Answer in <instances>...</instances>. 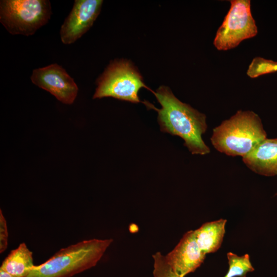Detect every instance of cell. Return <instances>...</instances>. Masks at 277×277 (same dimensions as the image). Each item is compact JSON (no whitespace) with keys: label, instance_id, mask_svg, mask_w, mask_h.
<instances>
[{"label":"cell","instance_id":"6da1fadb","mask_svg":"<svg viewBox=\"0 0 277 277\" xmlns=\"http://www.w3.org/2000/svg\"><path fill=\"white\" fill-rule=\"evenodd\" d=\"M152 93L161 108L143 103L157 112L161 130L183 138L184 146L192 154L209 153L210 148L202 139L207 128L206 115L178 100L167 87L161 86Z\"/></svg>","mask_w":277,"mask_h":277},{"label":"cell","instance_id":"7a4b0ae2","mask_svg":"<svg viewBox=\"0 0 277 277\" xmlns=\"http://www.w3.org/2000/svg\"><path fill=\"white\" fill-rule=\"evenodd\" d=\"M113 239H92L63 248L46 262L34 265L26 277H71L94 267Z\"/></svg>","mask_w":277,"mask_h":277},{"label":"cell","instance_id":"3957f363","mask_svg":"<svg viewBox=\"0 0 277 277\" xmlns=\"http://www.w3.org/2000/svg\"><path fill=\"white\" fill-rule=\"evenodd\" d=\"M266 138L259 115L252 111L239 110L213 129L211 141L220 152L244 157Z\"/></svg>","mask_w":277,"mask_h":277},{"label":"cell","instance_id":"277c9868","mask_svg":"<svg viewBox=\"0 0 277 277\" xmlns=\"http://www.w3.org/2000/svg\"><path fill=\"white\" fill-rule=\"evenodd\" d=\"M48 0H2L0 22L12 35H32L50 19Z\"/></svg>","mask_w":277,"mask_h":277},{"label":"cell","instance_id":"5b68a950","mask_svg":"<svg viewBox=\"0 0 277 277\" xmlns=\"http://www.w3.org/2000/svg\"><path fill=\"white\" fill-rule=\"evenodd\" d=\"M93 98L112 97L134 103L142 102L139 90L146 86L133 65L124 60L111 62L98 79Z\"/></svg>","mask_w":277,"mask_h":277},{"label":"cell","instance_id":"8992f818","mask_svg":"<svg viewBox=\"0 0 277 277\" xmlns=\"http://www.w3.org/2000/svg\"><path fill=\"white\" fill-rule=\"evenodd\" d=\"M230 2V9L217 30L213 43L219 50L234 48L243 40L258 33L251 12L250 1L231 0Z\"/></svg>","mask_w":277,"mask_h":277},{"label":"cell","instance_id":"52a82bcc","mask_svg":"<svg viewBox=\"0 0 277 277\" xmlns=\"http://www.w3.org/2000/svg\"><path fill=\"white\" fill-rule=\"evenodd\" d=\"M30 78L34 85L64 104H72L76 97L77 85L65 69L57 64L34 69Z\"/></svg>","mask_w":277,"mask_h":277},{"label":"cell","instance_id":"ba28073f","mask_svg":"<svg viewBox=\"0 0 277 277\" xmlns=\"http://www.w3.org/2000/svg\"><path fill=\"white\" fill-rule=\"evenodd\" d=\"M102 0H76L60 29L62 42L73 43L92 26L102 7Z\"/></svg>","mask_w":277,"mask_h":277},{"label":"cell","instance_id":"9c48e42d","mask_svg":"<svg viewBox=\"0 0 277 277\" xmlns=\"http://www.w3.org/2000/svg\"><path fill=\"white\" fill-rule=\"evenodd\" d=\"M205 256L196 242L193 230L187 232L175 248L165 255L168 264L180 277L194 271L204 262Z\"/></svg>","mask_w":277,"mask_h":277},{"label":"cell","instance_id":"30bf717a","mask_svg":"<svg viewBox=\"0 0 277 277\" xmlns=\"http://www.w3.org/2000/svg\"><path fill=\"white\" fill-rule=\"evenodd\" d=\"M243 161L258 174L265 176L277 175V138L263 141L243 157Z\"/></svg>","mask_w":277,"mask_h":277},{"label":"cell","instance_id":"8fae6325","mask_svg":"<svg viewBox=\"0 0 277 277\" xmlns=\"http://www.w3.org/2000/svg\"><path fill=\"white\" fill-rule=\"evenodd\" d=\"M226 220L207 222L194 230L196 242L205 254L216 251L221 247L225 233Z\"/></svg>","mask_w":277,"mask_h":277},{"label":"cell","instance_id":"7c38bea8","mask_svg":"<svg viewBox=\"0 0 277 277\" xmlns=\"http://www.w3.org/2000/svg\"><path fill=\"white\" fill-rule=\"evenodd\" d=\"M34 266L32 251L22 243L5 259L0 269L15 277H26Z\"/></svg>","mask_w":277,"mask_h":277},{"label":"cell","instance_id":"4fadbf2b","mask_svg":"<svg viewBox=\"0 0 277 277\" xmlns=\"http://www.w3.org/2000/svg\"><path fill=\"white\" fill-rule=\"evenodd\" d=\"M227 256L229 269L224 277H246L248 272L254 270L248 254L239 256L233 253L228 252Z\"/></svg>","mask_w":277,"mask_h":277},{"label":"cell","instance_id":"5bb4252c","mask_svg":"<svg viewBox=\"0 0 277 277\" xmlns=\"http://www.w3.org/2000/svg\"><path fill=\"white\" fill-rule=\"evenodd\" d=\"M277 71V62L255 57L249 65L247 74L252 78Z\"/></svg>","mask_w":277,"mask_h":277},{"label":"cell","instance_id":"9a60e30c","mask_svg":"<svg viewBox=\"0 0 277 277\" xmlns=\"http://www.w3.org/2000/svg\"><path fill=\"white\" fill-rule=\"evenodd\" d=\"M153 259V277H180L168 264L165 255L160 252L152 255Z\"/></svg>","mask_w":277,"mask_h":277},{"label":"cell","instance_id":"2e32d148","mask_svg":"<svg viewBox=\"0 0 277 277\" xmlns=\"http://www.w3.org/2000/svg\"><path fill=\"white\" fill-rule=\"evenodd\" d=\"M8 232L6 220L0 210V253L5 251L8 246Z\"/></svg>","mask_w":277,"mask_h":277},{"label":"cell","instance_id":"e0dca14e","mask_svg":"<svg viewBox=\"0 0 277 277\" xmlns=\"http://www.w3.org/2000/svg\"><path fill=\"white\" fill-rule=\"evenodd\" d=\"M0 277H15L12 274L5 271L2 269H0Z\"/></svg>","mask_w":277,"mask_h":277},{"label":"cell","instance_id":"ac0fdd59","mask_svg":"<svg viewBox=\"0 0 277 277\" xmlns=\"http://www.w3.org/2000/svg\"><path fill=\"white\" fill-rule=\"evenodd\" d=\"M277 194V193H276V195Z\"/></svg>","mask_w":277,"mask_h":277}]
</instances>
